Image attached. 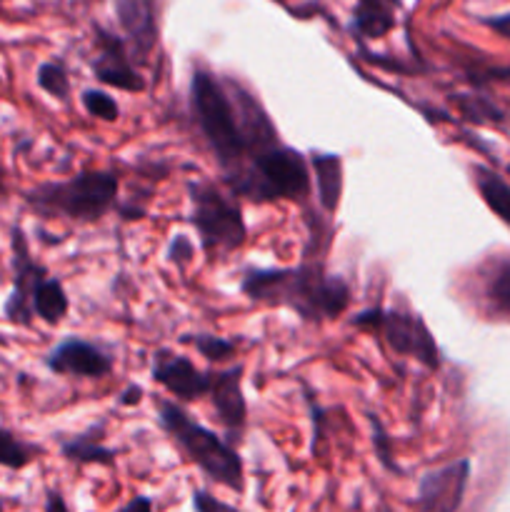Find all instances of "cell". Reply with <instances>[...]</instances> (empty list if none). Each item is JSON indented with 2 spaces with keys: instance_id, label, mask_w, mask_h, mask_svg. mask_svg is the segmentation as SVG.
<instances>
[{
  "instance_id": "obj_1",
  "label": "cell",
  "mask_w": 510,
  "mask_h": 512,
  "mask_svg": "<svg viewBox=\"0 0 510 512\" xmlns=\"http://www.w3.org/2000/svg\"><path fill=\"white\" fill-rule=\"evenodd\" d=\"M240 288L253 300L293 308L303 320L338 318L350 303L345 280L325 275L318 268L250 270Z\"/></svg>"
},
{
  "instance_id": "obj_2",
  "label": "cell",
  "mask_w": 510,
  "mask_h": 512,
  "mask_svg": "<svg viewBox=\"0 0 510 512\" xmlns=\"http://www.w3.org/2000/svg\"><path fill=\"white\" fill-rule=\"evenodd\" d=\"M118 198V178L108 170H85L70 180L43 183L25 190L23 200L43 218H68L78 223L100 220Z\"/></svg>"
},
{
  "instance_id": "obj_3",
  "label": "cell",
  "mask_w": 510,
  "mask_h": 512,
  "mask_svg": "<svg viewBox=\"0 0 510 512\" xmlns=\"http://www.w3.org/2000/svg\"><path fill=\"white\" fill-rule=\"evenodd\" d=\"M190 105L203 130L205 140L213 148L215 158L228 173L238 168L240 160L250 150L248 138L240 125V115L225 85H220L208 70H193L190 78Z\"/></svg>"
},
{
  "instance_id": "obj_4",
  "label": "cell",
  "mask_w": 510,
  "mask_h": 512,
  "mask_svg": "<svg viewBox=\"0 0 510 512\" xmlns=\"http://www.w3.org/2000/svg\"><path fill=\"white\" fill-rule=\"evenodd\" d=\"M158 418L165 433L178 443V448L213 483L225 485V488L235 490V493H243V460H240V455L228 443H223L213 430L195 423L183 408H178L175 403H168V400H160L158 403Z\"/></svg>"
},
{
  "instance_id": "obj_5",
  "label": "cell",
  "mask_w": 510,
  "mask_h": 512,
  "mask_svg": "<svg viewBox=\"0 0 510 512\" xmlns=\"http://www.w3.org/2000/svg\"><path fill=\"white\" fill-rule=\"evenodd\" d=\"M235 188L255 200H300L310 188L308 163L303 155L285 145H268L255 155L253 170L238 178Z\"/></svg>"
},
{
  "instance_id": "obj_6",
  "label": "cell",
  "mask_w": 510,
  "mask_h": 512,
  "mask_svg": "<svg viewBox=\"0 0 510 512\" xmlns=\"http://www.w3.org/2000/svg\"><path fill=\"white\" fill-rule=\"evenodd\" d=\"M193 200V225L205 250L230 253L245 240V220L238 203L220 193L210 183H190Z\"/></svg>"
},
{
  "instance_id": "obj_7",
  "label": "cell",
  "mask_w": 510,
  "mask_h": 512,
  "mask_svg": "<svg viewBox=\"0 0 510 512\" xmlns=\"http://www.w3.org/2000/svg\"><path fill=\"white\" fill-rule=\"evenodd\" d=\"M355 325L383 333L390 350L400 355H413L428 370L440 368L438 345L418 315H405L400 310H363L355 318Z\"/></svg>"
},
{
  "instance_id": "obj_8",
  "label": "cell",
  "mask_w": 510,
  "mask_h": 512,
  "mask_svg": "<svg viewBox=\"0 0 510 512\" xmlns=\"http://www.w3.org/2000/svg\"><path fill=\"white\" fill-rule=\"evenodd\" d=\"M13 290L10 298L5 300L3 313L10 323L15 325H30L33 323V295L40 280H45L48 270L40 263L30 258L28 240H25L23 230L13 228Z\"/></svg>"
},
{
  "instance_id": "obj_9",
  "label": "cell",
  "mask_w": 510,
  "mask_h": 512,
  "mask_svg": "<svg viewBox=\"0 0 510 512\" xmlns=\"http://www.w3.org/2000/svg\"><path fill=\"white\" fill-rule=\"evenodd\" d=\"M470 480L468 460H455L445 468L430 470L420 478L415 505L418 512H458Z\"/></svg>"
},
{
  "instance_id": "obj_10",
  "label": "cell",
  "mask_w": 510,
  "mask_h": 512,
  "mask_svg": "<svg viewBox=\"0 0 510 512\" xmlns=\"http://www.w3.org/2000/svg\"><path fill=\"white\" fill-rule=\"evenodd\" d=\"M115 13L133 58L148 60L158 45V0H115Z\"/></svg>"
},
{
  "instance_id": "obj_11",
  "label": "cell",
  "mask_w": 510,
  "mask_h": 512,
  "mask_svg": "<svg viewBox=\"0 0 510 512\" xmlns=\"http://www.w3.org/2000/svg\"><path fill=\"white\" fill-rule=\"evenodd\" d=\"M55 375H75V378H103L113 370V360L80 338H68L50 350L45 360Z\"/></svg>"
},
{
  "instance_id": "obj_12",
  "label": "cell",
  "mask_w": 510,
  "mask_h": 512,
  "mask_svg": "<svg viewBox=\"0 0 510 512\" xmlns=\"http://www.w3.org/2000/svg\"><path fill=\"white\" fill-rule=\"evenodd\" d=\"M93 73L100 83L113 85L118 90H128V93H140L145 88L143 78L135 73L130 58L125 55L123 40H118L115 35L100 33V48L93 60Z\"/></svg>"
},
{
  "instance_id": "obj_13",
  "label": "cell",
  "mask_w": 510,
  "mask_h": 512,
  "mask_svg": "<svg viewBox=\"0 0 510 512\" xmlns=\"http://www.w3.org/2000/svg\"><path fill=\"white\" fill-rule=\"evenodd\" d=\"M153 380L163 385L168 393L178 395V398L183 400L200 398V395L208 393L210 388V373H200L188 358L168 353H158V358H155Z\"/></svg>"
},
{
  "instance_id": "obj_14",
  "label": "cell",
  "mask_w": 510,
  "mask_h": 512,
  "mask_svg": "<svg viewBox=\"0 0 510 512\" xmlns=\"http://www.w3.org/2000/svg\"><path fill=\"white\" fill-rule=\"evenodd\" d=\"M240 378H243V368H230L220 370V373H210V398H213L215 413L223 420L228 428L238 430L243 428L245 415H248V408H245L243 388H240Z\"/></svg>"
},
{
  "instance_id": "obj_15",
  "label": "cell",
  "mask_w": 510,
  "mask_h": 512,
  "mask_svg": "<svg viewBox=\"0 0 510 512\" xmlns=\"http://www.w3.org/2000/svg\"><path fill=\"white\" fill-rule=\"evenodd\" d=\"M315 180H318V200L323 210L335 213L343 195V160L333 153L313 155Z\"/></svg>"
},
{
  "instance_id": "obj_16",
  "label": "cell",
  "mask_w": 510,
  "mask_h": 512,
  "mask_svg": "<svg viewBox=\"0 0 510 512\" xmlns=\"http://www.w3.org/2000/svg\"><path fill=\"white\" fill-rule=\"evenodd\" d=\"M393 3H398V0H358L355 30L365 38H383L395 25Z\"/></svg>"
},
{
  "instance_id": "obj_17",
  "label": "cell",
  "mask_w": 510,
  "mask_h": 512,
  "mask_svg": "<svg viewBox=\"0 0 510 512\" xmlns=\"http://www.w3.org/2000/svg\"><path fill=\"white\" fill-rule=\"evenodd\" d=\"M33 313L35 318H40L43 323L55 325L68 315V295H65L63 285L55 278L40 280V285L35 288L33 295Z\"/></svg>"
},
{
  "instance_id": "obj_18",
  "label": "cell",
  "mask_w": 510,
  "mask_h": 512,
  "mask_svg": "<svg viewBox=\"0 0 510 512\" xmlns=\"http://www.w3.org/2000/svg\"><path fill=\"white\" fill-rule=\"evenodd\" d=\"M475 185H478L480 198L485 200L490 210L503 220L505 225H510V183H505L500 175H495L493 170L478 165L475 168Z\"/></svg>"
},
{
  "instance_id": "obj_19",
  "label": "cell",
  "mask_w": 510,
  "mask_h": 512,
  "mask_svg": "<svg viewBox=\"0 0 510 512\" xmlns=\"http://www.w3.org/2000/svg\"><path fill=\"white\" fill-rule=\"evenodd\" d=\"M63 455L68 460H73V463H83V465H93V463L95 465H110L115 460L113 450L105 448V445H100L98 440L85 438V435L63 443Z\"/></svg>"
},
{
  "instance_id": "obj_20",
  "label": "cell",
  "mask_w": 510,
  "mask_h": 512,
  "mask_svg": "<svg viewBox=\"0 0 510 512\" xmlns=\"http://www.w3.org/2000/svg\"><path fill=\"white\" fill-rule=\"evenodd\" d=\"M485 298L493 305L495 313L510 318V258L500 260L485 283Z\"/></svg>"
},
{
  "instance_id": "obj_21",
  "label": "cell",
  "mask_w": 510,
  "mask_h": 512,
  "mask_svg": "<svg viewBox=\"0 0 510 512\" xmlns=\"http://www.w3.org/2000/svg\"><path fill=\"white\" fill-rule=\"evenodd\" d=\"M35 458V448L20 443L10 430L0 428V465L10 470H23Z\"/></svg>"
},
{
  "instance_id": "obj_22",
  "label": "cell",
  "mask_w": 510,
  "mask_h": 512,
  "mask_svg": "<svg viewBox=\"0 0 510 512\" xmlns=\"http://www.w3.org/2000/svg\"><path fill=\"white\" fill-rule=\"evenodd\" d=\"M35 80H38V88L45 90L48 95H53V98H58V100L68 98L70 80H68V73H65V68L60 63L40 65Z\"/></svg>"
},
{
  "instance_id": "obj_23",
  "label": "cell",
  "mask_w": 510,
  "mask_h": 512,
  "mask_svg": "<svg viewBox=\"0 0 510 512\" xmlns=\"http://www.w3.org/2000/svg\"><path fill=\"white\" fill-rule=\"evenodd\" d=\"M460 110L468 120H475V123H500L503 120V110L495 108L490 100L480 98V95H460L458 98Z\"/></svg>"
},
{
  "instance_id": "obj_24",
  "label": "cell",
  "mask_w": 510,
  "mask_h": 512,
  "mask_svg": "<svg viewBox=\"0 0 510 512\" xmlns=\"http://www.w3.org/2000/svg\"><path fill=\"white\" fill-rule=\"evenodd\" d=\"M83 105H85V110L93 115V118L108 120V123H110V120L118 118V113H120L118 103H115V100L110 98L108 93H103V90H93V88L85 90Z\"/></svg>"
},
{
  "instance_id": "obj_25",
  "label": "cell",
  "mask_w": 510,
  "mask_h": 512,
  "mask_svg": "<svg viewBox=\"0 0 510 512\" xmlns=\"http://www.w3.org/2000/svg\"><path fill=\"white\" fill-rule=\"evenodd\" d=\"M193 345L198 348L200 355H205L208 360H225L233 355L235 345L230 340L218 338V335H195Z\"/></svg>"
},
{
  "instance_id": "obj_26",
  "label": "cell",
  "mask_w": 510,
  "mask_h": 512,
  "mask_svg": "<svg viewBox=\"0 0 510 512\" xmlns=\"http://www.w3.org/2000/svg\"><path fill=\"white\" fill-rule=\"evenodd\" d=\"M370 423H373V433H375V453H378L380 463L385 465V468L390 470V473H400L398 465L393 463V458H390V443H388V435L383 433V428H380L378 420L370 415Z\"/></svg>"
},
{
  "instance_id": "obj_27",
  "label": "cell",
  "mask_w": 510,
  "mask_h": 512,
  "mask_svg": "<svg viewBox=\"0 0 510 512\" xmlns=\"http://www.w3.org/2000/svg\"><path fill=\"white\" fill-rule=\"evenodd\" d=\"M193 508H195V512H243V510L233 508V505L223 503V500H218L215 495L205 493V490H195Z\"/></svg>"
},
{
  "instance_id": "obj_28",
  "label": "cell",
  "mask_w": 510,
  "mask_h": 512,
  "mask_svg": "<svg viewBox=\"0 0 510 512\" xmlns=\"http://www.w3.org/2000/svg\"><path fill=\"white\" fill-rule=\"evenodd\" d=\"M190 258H193V243L185 235H175L168 250V260L175 265H188Z\"/></svg>"
},
{
  "instance_id": "obj_29",
  "label": "cell",
  "mask_w": 510,
  "mask_h": 512,
  "mask_svg": "<svg viewBox=\"0 0 510 512\" xmlns=\"http://www.w3.org/2000/svg\"><path fill=\"white\" fill-rule=\"evenodd\" d=\"M483 25H488L495 35L500 38L510 40V13H500V15H490V18H483Z\"/></svg>"
},
{
  "instance_id": "obj_30",
  "label": "cell",
  "mask_w": 510,
  "mask_h": 512,
  "mask_svg": "<svg viewBox=\"0 0 510 512\" xmlns=\"http://www.w3.org/2000/svg\"><path fill=\"white\" fill-rule=\"evenodd\" d=\"M120 512H153V503L150 498H133Z\"/></svg>"
},
{
  "instance_id": "obj_31",
  "label": "cell",
  "mask_w": 510,
  "mask_h": 512,
  "mask_svg": "<svg viewBox=\"0 0 510 512\" xmlns=\"http://www.w3.org/2000/svg\"><path fill=\"white\" fill-rule=\"evenodd\" d=\"M45 512H68L63 495L60 493H48V503H45Z\"/></svg>"
},
{
  "instance_id": "obj_32",
  "label": "cell",
  "mask_w": 510,
  "mask_h": 512,
  "mask_svg": "<svg viewBox=\"0 0 510 512\" xmlns=\"http://www.w3.org/2000/svg\"><path fill=\"white\" fill-rule=\"evenodd\" d=\"M483 80H503V83H510V65H505V68L485 70Z\"/></svg>"
},
{
  "instance_id": "obj_33",
  "label": "cell",
  "mask_w": 510,
  "mask_h": 512,
  "mask_svg": "<svg viewBox=\"0 0 510 512\" xmlns=\"http://www.w3.org/2000/svg\"><path fill=\"white\" fill-rule=\"evenodd\" d=\"M140 395H143V390H140L138 385H133V388L125 390V395H123V398H120V403H123V405H135L140 400Z\"/></svg>"
},
{
  "instance_id": "obj_34",
  "label": "cell",
  "mask_w": 510,
  "mask_h": 512,
  "mask_svg": "<svg viewBox=\"0 0 510 512\" xmlns=\"http://www.w3.org/2000/svg\"><path fill=\"white\" fill-rule=\"evenodd\" d=\"M3 190H5V183H3V175H0V195H3Z\"/></svg>"
},
{
  "instance_id": "obj_35",
  "label": "cell",
  "mask_w": 510,
  "mask_h": 512,
  "mask_svg": "<svg viewBox=\"0 0 510 512\" xmlns=\"http://www.w3.org/2000/svg\"><path fill=\"white\" fill-rule=\"evenodd\" d=\"M0 512H3V503H0Z\"/></svg>"
},
{
  "instance_id": "obj_36",
  "label": "cell",
  "mask_w": 510,
  "mask_h": 512,
  "mask_svg": "<svg viewBox=\"0 0 510 512\" xmlns=\"http://www.w3.org/2000/svg\"><path fill=\"white\" fill-rule=\"evenodd\" d=\"M380 512H390V510H380Z\"/></svg>"
},
{
  "instance_id": "obj_37",
  "label": "cell",
  "mask_w": 510,
  "mask_h": 512,
  "mask_svg": "<svg viewBox=\"0 0 510 512\" xmlns=\"http://www.w3.org/2000/svg\"><path fill=\"white\" fill-rule=\"evenodd\" d=\"M0 3H3V0H0Z\"/></svg>"
}]
</instances>
